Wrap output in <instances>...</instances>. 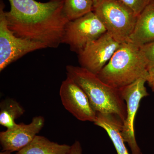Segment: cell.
<instances>
[{
  "instance_id": "cell-1",
  "label": "cell",
  "mask_w": 154,
  "mask_h": 154,
  "mask_svg": "<svg viewBox=\"0 0 154 154\" xmlns=\"http://www.w3.org/2000/svg\"><path fill=\"white\" fill-rule=\"evenodd\" d=\"M65 1L8 0L11 10L5 13L8 28L18 37L57 48L69 22L64 13Z\"/></svg>"
},
{
  "instance_id": "cell-2",
  "label": "cell",
  "mask_w": 154,
  "mask_h": 154,
  "mask_svg": "<svg viewBox=\"0 0 154 154\" xmlns=\"http://www.w3.org/2000/svg\"><path fill=\"white\" fill-rule=\"evenodd\" d=\"M67 77L70 78L84 91L96 112L117 116L124 122L126 116V104L120 89L103 82L97 75L81 66L69 65Z\"/></svg>"
},
{
  "instance_id": "cell-3",
  "label": "cell",
  "mask_w": 154,
  "mask_h": 154,
  "mask_svg": "<svg viewBox=\"0 0 154 154\" xmlns=\"http://www.w3.org/2000/svg\"><path fill=\"white\" fill-rule=\"evenodd\" d=\"M149 75L139 47L128 42L122 44L97 75L108 85L121 89L140 78L147 80Z\"/></svg>"
},
{
  "instance_id": "cell-4",
  "label": "cell",
  "mask_w": 154,
  "mask_h": 154,
  "mask_svg": "<svg viewBox=\"0 0 154 154\" xmlns=\"http://www.w3.org/2000/svg\"><path fill=\"white\" fill-rule=\"evenodd\" d=\"M93 12L116 41L128 42L138 17L132 9L121 0H99Z\"/></svg>"
},
{
  "instance_id": "cell-5",
  "label": "cell",
  "mask_w": 154,
  "mask_h": 154,
  "mask_svg": "<svg viewBox=\"0 0 154 154\" xmlns=\"http://www.w3.org/2000/svg\"><path fill=\"white\" fill-rule=\"evenodd\" d=\"M0 2V72L29 53L47 48L41 42L18 37L8 28L5 11Z\"/></svg>"
},
{
  "instance_id": "cell-6",
  "label": "cell",
  "mask_w": 154,
  "mask_h": 154,
  "mask_svg": "<svg viewBox=\"0 0 154 154\" xmlns=\"http://www.w3.org/2000/svg\"><path fill=\"white\" fill-rule=\"evenodd\" d=\"M106 32L104 25L92 11L68 23L62 43L68 45L71 51L79 54Z\"/></svg>"
},
{
  "instance_id": "cell-7",
  "label": "cell",
  "mask_w": 154,
  "mask_h": 154,
  "mask_svg": "<svg viewBox=\"0 0 154 154\" xmlns=\"http://www.w3.org/2000/svg\"><path fill=\"white\" fill-rule=\"evenodd\" d=\"M147 79L140 78L128 85L121 88L122 98L126 104V116L123 122L122 135L128 144L132 154H142L136 140L134 120L141 100L149 95L145 84Z\"/></svg>"
},
{
  "instance_id": "cell-8",
  "label": "cell",
  "mask_w": 154,
  "mask_h": 154,
  "mask_svg": "<svg viewBox=\"0 0 154 154\" xmlns=\"http://www.w3.org/2000/svg\"><path fill=\"white\" fill-rule=\"evenodd\" d=\"M122 44L106 32L78 54L80 66L98 75Z\"/></svg>"
},
{
  "instance_id": "cell-9",
  "label": "cell",
  "mask_w": 154,
  "mask_h": 154,
  "mask_svg": "<svg viewBox=\"0 0 154 154\" xmlns=\"http://www.w3.org/2000/svg\"><path fill=\"white\" fill-rule=\"evenodd\" d=\"M60 96L63 107L77 119L94 122L97 112L92 107L87 94L70 78L62 83Z\"/></svg>"
},
{
  "instance_id": "cell-10",
  "label": "cell",
  "mask_w": 154,
  "mask_h": 154,
  "mask_svg": "<svg viewBox=\"0 0 154 154\" xmlns=\"http://www.w3.org/2000/svg\"><path fill=\"white\" fill-rule=\"evenodd\" d=\"M43 116H35L28 124H17L15 127L0 132L2 151L18 152L29 144L44 127Z\"/></svg>"
},
{
  "instance_id": "cell-11",
  "label": "cell",
  "mask_w": 154,
  "mask_h": 154,
  "mask_svg": "<svg viewBox=\"0 0 154 154\" xmlns=\"http://www.w3.org/2000/svg\"><path fill=\"white\" fill-rule=\"evenodd\" d=\"M154 41V1L151 0L138 16L128 42L140 47Z\"/></svg>"
},
{
  "instance_id": "cell-12",
  "label": "cell",
  "mask_w": 154,
  "mask_h": 154,
  "mask_svg": "<svg viewBox=\"0 0 154 154\" xmlns=\"http://www.w3.org/2000/svg\"><path fill=\"white\" fill-rule=\"evenodd\" d=\"M94 123L107 133L117 154H129L122 135L123 122L119 117L114 114L97 112Z\"/></svg>"
},
{
  "instance_id": "cell-13",
  "label": "cell",
  "mask_w": 154,
  "mask_h": 154,
  "mask_svg": "<svg viewBox=\"0 0 154 154\" xmlns=\"http://www.w3.org/2000/svg\"><path fill=\"white\" fill-rule=\"evenodd\" d=\"M71 146L60 144L47 138L36 135L29 144L17 154H69Z\"/></svg>"
},
{
  "instance_id": "cell-14",
  "label": "cell",
  "mask_w": 154,
  "mask_h": 154,
  "mask_svg": "<svg viewBox=\"0 0 154 154\" xmlns=\"http://www.w3.org/2000/svg\"><path fill=\"white\" fill-rule=\"evenodd\" d=\"M25 110L16 100L8 98L0 103V125L7 129L17 125L15 120L22 116Z\"/></svg>"
},
{
  "instance_id": "cell-15",
  "label": "cell",
  "mask_w": 154,
  "mask_h": 154,
  "mask_svg": "<svg viewBox=\"0 0 154 154\" xmlns=\"http://www.w3.org/2000/svg\"><path fill=\"white\" fill-rule=\"evenodd\" d=\"M94 5L92 0H65L64 13L69 21H73L93 11Z\"/></svg>"
},
{
  "instance_id": "cell-16",
  "label": "cell",
  "mask_w": 154,
  "mask_h": 154,
  "mask_svg": "<svg viewBox=\"0 0 154 154\" xmlns=\"http://www.w3.org/2000/svg\"><path fill=\"white\" fill-rule=\"evenodd\" d=\"M149 72L154 69V41L139 47Z\"/></svg>"
},
{
  "instance_id": "cell-17",
  "label": "cell",
  "mask_w": 154,
  "mask_h": 154,
  "mask_svg": "<svg viewBox=\"0 0 154 154\" xmlns=\"http://www.w3.org/2000/svg\"><path fill=\"white\" fill-rule=\"evenodd\" d=\"M126 5L134 11L137 16L148 5L151 0H121Z\"/></svg>"
},
{
  "instance_id": "cell-18",
  "label": "cell",
  "mask_w": 154,
  "mask_h": 154,
  "mask_svg": "<svg viewBox=\"0 0 154 154\" xmlns=\"http://www.w3.org/2000/svg\"><path fill=\"white\" fill-rule=\"evenodd\" d=\"M69 154H83L82 146L79 141H75L72 145Z\"/></svg>"
},
{
  "instance_id": "cell-19",
  "label": "cell",
  "mask_w": 154,
  "mask_h": 154,
  "mask_svg": "<svg viewBox=\"0 0 154 154\" xmlns=\"http://www.w3.org/2000/svg\"><path fill=\"white\" fill-rule=\"evenodd\" d=\"M149 73V77L146 82H147L152 91L154 92V69L150 72Z\"/></svg>"
},
{
  "instance_id": "cell-20",
  "label": "cell",
  "mask_w": 154,
  "mask_h": 154,
  "mask_svg": "<svg viewBox=\"0 0 154 154\" xmlns=\"http://www.w3.org/2000/svg\"><path fill=\"white\" fill-rule=\"evenodd\" d=\"M12 152L9 151H2L0 152V154H11Z\"/></svg>"
},
{
  "instance_id": "cell-21",
  "label": "cell",
  "mask_w": 154,
  "mask_h": 154,
  "mask_svg": "<svg viewBox=\"0 0 154 154\" xmlns=\"http://www.w3.org/2000/svg\"><path fill=\"white\" fill-rule=\"evenodd\" d=\"M92 1H93V2H94V5L96 2H98V1H99V0H92Z\"/></svg>"
},
{
  "instance_id": "cell-22",
  "label": "cell",
  "mask_w": 154,
  "mask_h": 154,
  "mask_svg": "<svg viewBox=\"0 0 154 154\" xmlns=\"http://www.w3.org/2000/svg\"><path fill=\"white\" fill-rule=\"evenodd\" d=\"M153 1H154V0H153Z\"/></svg>"
}]
</instances>
